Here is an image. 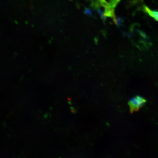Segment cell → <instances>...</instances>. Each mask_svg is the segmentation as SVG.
Here are the masks:
<instances>
[{
  "label": "cell",
  "mask_w": 158,
  "mask_h": 158,
  "mask_svg": "<svg viewBox=\"0 0 158 158\" xmlns=\"http://www.w3.org/2000/svg\"><path fill=\"white\" fill-rule=\"evenodd\" d=\"M146 102V100L140 95H137L131 98L128 103L131 112L138 111L143 106Z\"/></svg>",
  "instance_id": "cell-1"
},
{
  "label": "cell",
  "mask_w": 158,
  "mask_h": 158,
  "mask_svg": "<svg viewBox=\"0 0 158 158\" xmlns=\"http://www.w3.org/2000/svg\"><path fill=\"white\" fill-rule=\"evenodd\" d=\"M143 10L149 16L153 18L155 20L158 21V11L151 10L146 6L143 7Z\"/></svg>",
  "instance_id": "cell-2"
}]
</instances>
